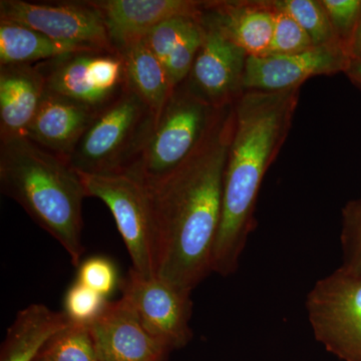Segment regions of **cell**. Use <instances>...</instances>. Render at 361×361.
<instances>
[{
  "label": "cell",
  "instance_id": "obj_1",
  "mask_svg": "<svg viewBox=\"0 0 361 361\" xmlns=\"http://www.w3.org/2000/svg\"><path fill=\"white\" fill-rule=\"evenodd\" d=\"M235 121V104L219 109L186 160L156 184H145L155 212L156 276L188 293L212 272Z\"/></svg>",
  "mask_w": 361,
  "mask_h": 361
},
{
  "label": "cell",
  "instance_id": "obj_2",
  "mask_svg": "<svg viewBox=\"0 0 361 361\" xmlns=\"http://www.w3.org/2000/svg\"><path fill=\"white\" fill-rule=\"evenodd\" d=\"M300 87L245 90L235 103V129L226 161L222 216L212 272L223 277L238 270L255 230V208L268 169L276 160L293 123Z\"/></svg>",
  "mask_w": 361,
  "mask_h": 361
},
{
  "label": "cell",
  "instance_id": "obj_3",
  "mask_svg": "<svg viewBox=\"0 0 361 361\" xmlns=\"http://www.w3.org/2000/svg\"><path fill=\"white\" fill-rule=\"evenodd\" d=\"M0 187L65 248L73 265L80 264L85 251L82 206L87 195L68 161L26 137L0 142Z\"/></svg>",
  "mask_w": 361,
  "mask_h": 361
},
{
  "label": "cell",
  "instance_id": "obj_4",
  "mask_svg": "<svg viewBox=\"0 0 361 361\" xmlns=\"http://www.w3.org/2000/svg\"><path fill=\"white\" fill-rule=\"evenodd\" d=\"M156 122L154 111L128 87L97 114L68 161L82 174L129 172L141 158Z\"/></svg>",
  "mask_w": 361,
  "mask_h": 361
},
{
  "label": "cell",
  "instance_id": "obj_5",
  "mask_svg": "<svg viewBox=\"0 0 361 361\" xmlns=\"http://www.w3.org/2000/svg\"><path fill=\"white\" fill-rule=\"evenodd\" d=\"M218 110L194 94L184 80L173 90L157 118L141 158L126 173L134 175L147 186L156 184L198 146Z\"/></svg>",
  "mask_w": 361,
  "mask_h": 361
},
{
  "label": "cell",
  "instance_id": "obj_6",
  "mask_svg": "<svg viewBox=\"0 0 361 361\" xmlns=\"http://www.w3.org/2000/svg\"><path fill=\"white\" fill-rule=\"evenodd\" d=\"M78 174L87 197L103 201L113 214L129 252L132 269L145 278L157 277L156 219L149 188L130 173Z\"/></svg>",
  "mask_w": 361,
  "mask_h": 361
},
{
  "label": "cell",
  "instance_id": "obj_7",
  "mask_svg": "<svg viewBox=\"0 0 361 361\" xmlns=\"http://www.w3.org/2000/svg\"><path fill=\"white\" fill-rule=\"evenodd\" d=\"M316 341L343 361H361V274L338 268L306 300Z\"/></svg>",
  "mask_w": 361,
  "mask_h": 361
},
{
  "label": "cell",
  "instance_id": "obj_8",
  "mask_svg": "<svg viewBox=\"0 0 361 361\" xmlns=\"http://www.w3.org/2000/svg\"><path fill=\"white\" fill-rule=\"evenodd\" d=\"M49 94L101 111L128 89L122 54L90 49L37 63Z\"/></svg>",
  "mask_w": 361,
  "mask_h": 361
},
{
  "label": "cell",
  "instance_id": "obj_9",
  "mask_svg": "<svg viewBox=\"0 0 361 361\" xmlns=\"http://www.w3.org/2000/svg\"><path fill=\"white\" fill-rule=\"evenodd\" d=\"M208 6L201 16L203 39L185 82L215 109L236 103L244 94L248 54L228 37Z\"/></svg>",
  "mask_w": 361,
  "mask_h": 361
},
{
  "label": "cell",
  "instance_id": "obj_10",
  "mask_svg": "<svg viewBox=\"0 0 361 361\" xmlns=\"http://www.w3.org/2000/svg\"><path fill=\"white\" fill-rule=\"evenodd\" d=\"M0 21L27 26L58 42L116 51L101 14L89 1L1 0Z\"/></svg>",
  "mask_w": 361,
  "mask_h": 361
},
{
  "label": "cell",
  "instance_id": "obj_11",
  "mask_svg": "<svg viewBox=\"0 0 361 361\" xmlns=\"http://www.w3.org/2000/svg\"><path fill=\"white\" fill-rule=\"evenodd\" d=\"M123 296L152 336L169 349L184 348L193 336L191 293L160 278H145L130 269L121 284Z\"/></svg>",
  "mask_w": 361,
  "mask_h": 361
},
{
  "label": "cell",
  "instance_id": "obj_12",
  "mask_svg": "<svg viewBox=\"0 0 361 361\" xmlns=\"http://www.w3.org/2000/svg\"><path fill=\"white\" fill-rule=\"evenodd\" d=\"M350 61L341 44L312 47L288 56H248L244 90L279 92L301 87L311 78L345 73Z\"/></svg>",
  "mask_w": 361,
  "mask_h": 361
},
{
  "label": "cell",
  "instance_id": "obj_13",
  "mask_svg": "<svg viewBox=\"0 0 361 361\" xmlns=\"http://www.w3.org/2000/svg\"><path fill=\"white\" fill-rule=\"evenodd\" d=\"M101 14L116 52L146 37L157 25L178 16L201 18L209 1L197 0H90Z\"/></svg>",
  "mask_w": 361,
  "mask_h": 361
},
{
  "label": "cell",
  "instance_id": "obj_14",
  "mask_svg": "<svg viewBox=\"0 0 361 361\" xmlns=\"http://www.w3.org/2000/svg\"><path fill=\"white\" fill-rule=\"evenodd\" d=\"M89 329L99 361H165L170 351L123 298L108 302Z\"/></svg>",
  "mask_w": 361,
  "mask_h": 361
},
{
  "label": "cell",
  "instance_id": "obj_15",
  "mask_svg": "<svg viewBox=\"0 0 361 361\" xmlns=\"http://www.w3.org/2000/svg\"><path fill=\"white\" fill-rule=\"evenodd\" d=\"M97 111L45 92L25 137L68 161Z\"/></svg>",
  "mask_w": 361,
  "mask_h": 361
},
{
  "label": "cell",
  "instance_id": "obj_16",
  "mask_svg": "<svg viewBox=\"0 0 361 361\" xmlns=\"http://www.w3.org/2000/svg\"><path fill=\"white\" fill-rule=\"evenodd\" d=\"M45 92L37 66H0V142L25 137Z\"/></svg>",
  "mask_w": 361,
  "mask_h": 361
},
{
  "label": "cell",
  "instance_id": "obj_17",
  "mask_svg": "<svg viewBox=\"0 0 361 361\" xmlns=\"http://www.w3.org/2000/svg\"><path fill=\"white\" fill-rule=\"evenodd\" d=\"M209 8L228 37L248 56L269 54L274 30V7L271 0L210 1Z\"/></svg>",
  "mask_w": 361,
  "mask_h": 361
},
{
  "label": "cell",
  "instance_id": "obj_18",
  "mask_svg": "<svg viewBox=\"0 0 361 361\" xmlns=\"http://www.w3.org/2000/svg\"><path fill=\"white\" fill-rule=\"evenodd\" d=\"M71 323L65 312L32 304L18 313L7 330L1 361H35L52 337Z\"/></svg>",
  "mask_w": 361,
  "mask_h": 361
},
{
  "label": "cell",
  "instance_id": "obj_19",
  "mask_svg": "<svg viewBox=\"0 0 361 361\" xmlns=\"http://www.w3.org/2000/svg\"><path fill=\"white\" fill-rule=\"evenodd\" d=\"M90 49H97L58 42L27 26L0 21V66H33Z\"/></svg>",
  "mask_w": 361,
  "mask_h": 361
},
{
  "label": "cell",
  "instance_id": "obj_20",
  "mask_svg": "<svg viewBox=\"0 0 361 361\" xmlns=\"http://www.w3.org/2000/svg\"><path fill=\"white\" fill-rule=\"evenodd\" d=\"M120 54L125 61L130 89L148 104L158 118L174 90L165 66L144 39Z\"/></svg>",
  "mask_w": 361,
  "mask_h": 361
},
{
  "label": "cell",
  "instance_id": "obj_21",
  "mask_svg": "<svg viewBox=\"0 0 361 361\" xmlns=\"http://www.w3.org/2000/svg\"><path fill=\"white\" fill-rule=\"evenodd\" d=\"M35 361H99L89 325L71 322L52 337Z\"/></svg>",
  "mask_w": 361,
  "mask_h": 361
},
{
  "label": "cell",
  "instance_id": "obj_22",
  "mask_svg": "<svg viewBox=\"0 0 361 361\" xmlns=\"http://www.w3.org/2000/svg\"><path fill=\"white\" fill-rule=\"evenodd\" d=\"M274 6L293 18L305 30L314 47L341 44L322 0H272Z\"/></svg>",
  "mask_w": 361,
  "mask_h": 361
},
{
  "label": "cell",
  "instance_id": "obj_23",
  "mask_svg": "<svg viewBox=\"0 0 361 361\" xmlns=\"http://www.w3.org/2000/svg\"><path fill=\"white\" fill-rule=\"evenodd\" d=\"M200 18L188 16L170 18L153 28L145 37V42L164 65L176 47L198 27Z\"/></svg>",
  "mask_w": 361,
  "mask_h": 361
},
{
  "label": "cell",
  "instance_id": "obj_24",
  "mask_svg": "<svg viewBox=\"0 0 361 361\" xmlns=\"http://www.w3.org/2000/svg\"><path fill=\"white\" fill-rule=\"evenodd\" d=\"M274 30L268 56L300 54L314 47L305 30L288 13L274 6Z\"/></svg>",
  "mask_w": 361,
  "mask_h": 361
},
{
  "label": "cell",
  "instance_id": "obj_25",
  "mask_svg": "<svg viewBox=\"0 0 361 361\" xmlns=\"http://www.w3.org/2000/svg\"><path fill=\"white\" fill-rule=\"evenodd\" d=\"M106 304V297L77 281L66 292L63 312L73 323L90 325L103 313Z\"/></svg>",
  "mask_w": 361,
  "mask_h": 361
},
{
  "label": "cell",
  "instance_id": "obj_26",
  "mask_svg": "<svg viewBox=\"0 0 361 361\" xmlns=\"http://www.w3.org/2000/svg\"><path fill=\"white\" fill-rule=\"evenodd\" d=\"M341 267L361 274V199L349 202L342 210Z\"/></svg>",
  "mask_w": 361,
  "mask_h": 361
},
{
  "label": "cell",
  "instance_id": "obj_27",
  "mask_svg": "<svg viewBox=\"0 0 361 361\" xmlns=\"http://www.w3.org/2000/svg\"><path fill=\"white\" fill-rule=\"evenodd\" d=\"M337 40L348 51L361 18V0H322Z\"/></svg>",
  "mask_w": 361,
  "mask_h": 361
},
{
  "label": "cell",
  "instance_id": "obj_28",
  "mask_svg": "<svg viewBox=\"0 0 361 361\" xmlns=\"http://www.w3.org/2000/svg\"><path fill=\"white\" fill-rule=\"evenodd\" d=\"M78 281L106 298L118 284V271L109 259L92 257L80 264Z\"/></svg>",
  "mask_w": 361,
  "mask_h": 361
},
{
  "label": "cell",
  "instance_id": "obj_29",
  "mask_svg": "<svg viewBox=\"0 0 361 361\" xmlns=\"http://www.w3.org/2000/svg\"><path fill=\"white\" fill-rule=\"evenodd\" d=\"M348 54L349 58L353 61H361V18L360 23L356 26L353 39L349 42Z\"/></svg>",
  "mask_w": 361,
  "mask_h": 361
},
{
  "label": "cell",
  "instance_id": "obj_30",
  "mask_svg": "<svg viewBox=\"0 0 361 361\" xmlns=\"http://www.w3.org/2000/svg\"><path fill=\"white\" fill-rule=\"evenodd\" d=\"M344 73L348 75L349 80L353 84L361 89V61H353L351 59Z\"/></svg>",
  "mask_w": 361,
  "mask_h": 361
}]
</instances>
